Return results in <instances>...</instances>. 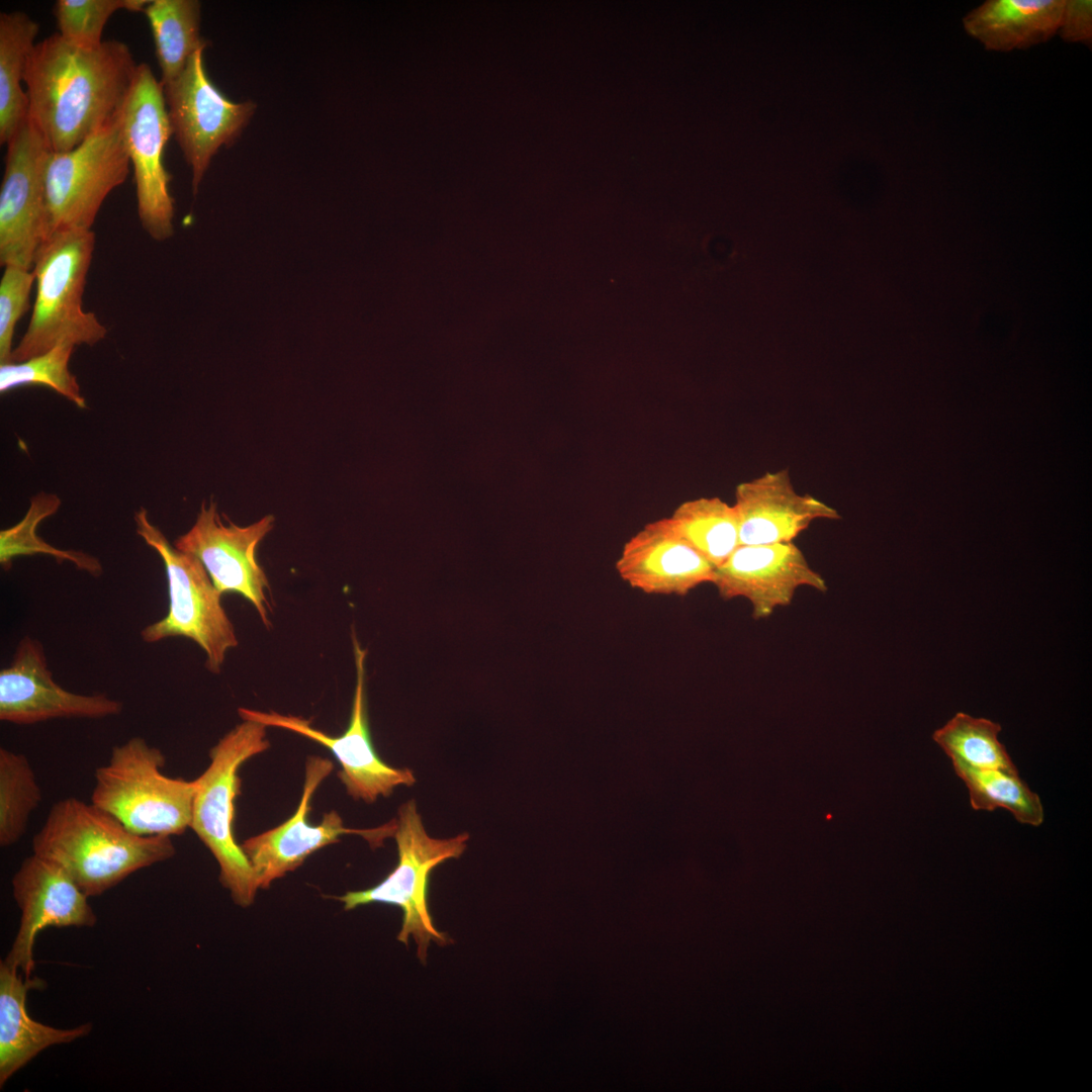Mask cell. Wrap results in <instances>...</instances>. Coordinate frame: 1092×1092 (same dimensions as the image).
I'll return each instance as SVG.
<instances>
[{"instance_id": "1", "label": "cell", "mask_w": 1092, "mask_h": 1092, "mask_svg": "<svg viewBox=\"0 0 1092 1092\" xmlns=\"http://www.w3.org/2000/svg\"><path fill=\"white\" fill-rule=\"evenodd\" d=\"M138 66L118 40L82 48L54 33L35 43L24 77L28 118L50 150L71 151L109 123Z\"/></svg>"}, {"instance_id": "2", "label": "cell", "mask_w": 1092, "mask_h": 1092, "mask_svg": "<svg viewBox=\"0 0 1092 1092\" xmlns=\"http://www.w3.org/2000/svg\"><path fill=\"white\" fill-rule=\"evenodd\" d=\"M32 850L60 864L88 897L176 852L170 836L135 834L93 803L74 797L51 807L33 836Z\"/></svg>"}, {"instance_id": "3", "label": "cell", "mask_w": 1092, "mask_h": 1092, "mask_svg": "<svg viewBox=\"0 0 1092 1092\" xmlns=\"http://www.w3.org/2000/svg\"><path fill=\"white\" fill-rule=\"evenodd\" d=\"M95 247L92 230L59 231L39 245L33 261L36 297L26 332L10 362H21L59 345L93 346L107 330L82 307Z\"/></svg>"}, {"instance_id": "4", "label": "cell", "mask_w": 1092, "mask_h": 1092, "mask_svg": "<svg viewBox=\"0 0 1092 1092\" xmlns=\"http://www.w3.org/2000/svg\"><path fill=\"white\" fill-rule=\"evenodd\" d=\"M165 763L161 749L141 736L115 745L95 769L91 803L135 834H182L190 828L196 781L165 776Z\"/></svg>"}, {"instance_id": "5", "label": "cell", "mask_w": 1092, "mask_h": 1092, "mask_svg": "<svg viewBox=\"0 0 1092 1092\" xmlns=\"http://www.w3.org/2000/svg\"><path fill=\"white\" fill-rule=\"evenodd\" d=\"M266 727L243 720L210 749L208 766L195 779L190 828L218 862L221 885L242 907L254 901L259 888L234 834L235 799L241 791L238 770L246 760L269 747Z\"/></svg>"}, {"instance_id": "6", "label": "cell", "mask_w": 1092, "mask_h": 1092, "mask_svg": "<svg viewBox=\"0 0 1092 1092\" xmlns=\"http://www.w3.org/2000/svg\"><path fill=\"white\" fill-rule=\"evenodd\" d=\"M136 534L161 557L168 584L169 609L165 617L147 625L141 638L156 643L169 637L193 640L205 653V666L219 673L226 651L238 645L233 623L203 564L172 545L155 526L145 508L133 516Z\"/></svg>"}, {"instance_id": "7", "label": "cell", "mask_w": 1092, "mask_h": 1092, "mask_svg": "<svg viewBox=\"0 0 1092 1092\" xmlns=\"http://www.w3.org/2000/svg\"><path fill=\"white\" fill-rule=\"evenodd\" d=\"M393 836L398 861L392 872L371 888L350 891L336 899L344 904L345 910L372 903L398 907L402 911V923L397 940L407 945L412 936L419 960L426 964L432 941L440 946L452 941L436 928L429 911L431 872L450 858L460 857L469 835L462 833L445 839L431 837L424 828L415 801L411 800L398 809Z\"/></svg>"}, {"instance_id": "8", "label": "cell", "mask_w": 1092, "mask_h": 1092, "mask_svg": "<svg viewBox=\"0 0 1092 1092\" xmlns=\"http://www.w3.org/2000/svg\"><path fill=\"white\" fill-rule=\"evenodd\" d=\"M129 164L116 115L73 150L51 151L44 169V239L59 231L91 230L107 195L126 179Z\"/></svg>"}, {"instance_id": "9", "label": "cell", "mask_w": 1092, "mask_h": 1092, "mask_svg": "<svg viewBox=\"0 0 1092 1092\" xmlns=\"http://www.w3.org/2000/svg\"><path fill=\"white\" fill-rule=\"evenodd\" d=\"M116 118L133 166L141 224L153 240H168L174 233V199L163 156L173 133L163 84L146 63L139 64Z\"/></svg>"}, {"instance_id": "10", "label": "cell", "mask_w": 1092, "mask_h": 1092, "mask_svg": "<svg viewBox=\"0 0 1092 1092\" xmlns=\"http://www.w3.org/2000/svg\"><path fill=\"white\" fill-rule=\"evenodd\" d=\"M197 50L182 73L163 85L172 133L192 170L196 193L212 157L241 134L256 110L252 101L234 102L210 81Z\"/></svg>"}, {"instance_id": "11", "label": "cell", "mask_w": 1092, "mask_h": 1092, "mask_svg": "<svg viewBox=\"0 0 1092 1092\" xmlns=\"http://www.w3.org/2000/svg\"><path fill=\"white\" fill-rule=\"evenodd\" d=\"M352 642L357 680L349 725L342 735L331 736L311 726L310 721L306 719L273 711L261 712L240 708L239 715L243 720L258 722L267 727L286 729L324 745L331 750L341 764L338 777L347 793L356 800L361 799L366 803H373L379 796H390L398 786H413L416 778L413 770L408 768H395L384 762L373 747L365 694L367 650L360 646L354 631Z\"/></svg>"}, {"instance_id": "12", "label": "cell", "mask_w": 1092, "mask_h": 1092, "mask_svg": "<svg viewBox=\"0 0 1092 1092\" xmlns=\"http://www.w3.org/2000/svg\"><path fill=\"white\" fill-rule=\"evenodd\" d=\"M333 768L329 759L309 756L305 763L301 799L293 815L279 826L250 837L241 844L259 889L268 888L275 880L297 869L314 851L340 841L344 834L360 835L372 847L382 845L386 837L393 836L396 819L377 828L352 829L344 826L336 811H330L324 814L320 824L308 823L310 800Z\"/></svg>"}, {"instance_id": "13", "label": "cell", "mask_w": 1092, "mask_h": 1092, "mask_svg": "<svg viewBox=\"0 0 1092 1092\" xmlns=\"http://www.w3.org/2000/svg\"><path fill=\"white\" fill-rule=\"evenodd\" d=\"M50 152L28 117L7 144L0 189L1 266H33L44 240V169Z\"/></svg>"}, {"instance_id": "14", "label": "cell", "mask_w": 1092, "mask_h": 1092, "mask_svg": "<svg viewBox=\"0 0 1092 1092\" xmlns=\"http://www.w3.org/2000/svg\"><path fill=\"white\" fill-rule=\"evenodd\" d=\"M273 525L271 515L244 527L224 523L214 502L202 503L193 526L174 542L203 564L219 593H237L253 604L266 626L269 583L256 552Z\"/></svg>"}, {"instance_id": "15", "label": "cell", "mask_w": 1092, "mask_h": 1092, "mask_svg": "<svg viewBox=\"0 0 1092 1092\" xmlns=\"http://www.w3.org/2000/svg\"><path fill=\"white\" fill-rule=\"evenodd\" d=\"M12 894L20 910V923L4 962L30 979L33 945L49 927H92L97 916L88 896L57 862L32 853L12 878Z\"/></svg>"}, {"instance_id": "16", "label": "cell", "mask_w": 1092, "mask_h": 1092, "mask_svg": "<svg viewBox=\"0 0 1092 1092\" xmlns=\"http://www.w3.org/2000/svg\"><path fill=\"white\" fill-rule=\"evenodd\" d=\"M123 704L104 694L81 695L58 685L44 648L21 638L10 663L0 670V720L30 725L59 718L101 719L119 715Z\"/></svg>"}, {"instance_id": "17", "label": "cell", "mask_w": 1092, "mask_h": 1092, "mask_svg": "<svg viewBox=\"0 0 1092 1092\" xmlns=\"http://www.w3.org/2000/svg\"><path fill=\"white\" fill-rule=\"evenodd\" d=\"M712 583L724 600L747 599L755 619L766 618L778 607L790 605L800 586L827 589L824 578L811 568L793 542L739 545L716 567Z\"/></svg>"}, {"instance_id": "18", "label": "cell", "mask_w": 1092, "mask_h": 1092, "mask_svg": "<svg viewBox=\"0 0 1092 1092\" xmlns=\"http://www.w3.org/2000/svg\"><path fill=\"white\" fill-rule=\"evenodd\" d=\"M619 576L648 595L686 596L713 582L716 566L670 526L667 518L650 522L627 540L615 563Z\"/></svg>"}, {"instance_id": "19", "label": "cell", "mask_w": 1092, "mask_h": 1092, "mask_svg": "<svg viewBox=\"0 0 1092 1092\" xmlns=\"http://www.w3.org/2000/svg\"><path fill=\"white\" fill-rule=\"evenodd\" d=\"M739 545L792 542L818 519L836 520L835 509L793 487L788 469L767 472L735 488Z\"/></svg>"}, {"instance_id": "20", "label": "cell", "mask_w": 1092, "mask_h": 1092, "mask_svg": "<svg viewBox=\"0 0 1092 1092\" xmlns=\"http://www.w3.org/2000/svg\"><path fill=\"white\" fill-rule=\"evenodd\" d=\"M44 986L43 980L37 977L27 980L19 970L1 961L0 1087L43 1050L72 1042L91 1031L90 1023L60 1029L33 1020L26 1009L27 994Z\"/></svg>"}, {"instance_id": "21", "label": "cell", "mask_w": 1092, "mask_h": 1092, "mask_svg": "<svg viewBox=\"0 0 1092 1092\" xmlns=\"http://www.w3.org/2000/svg\"><path fill=\"white\" fill-rule=\"evenodd\" d=\"M1065 0H988L963 18L966 32L986 50L1011 52L1058 33Z\"/></svg>"}, {"instance_id": "22", "label": "cell", "mask_w": 1092, "mask_h": 1092, "mask_svg": "<svg viewBox=\"0 0 1092 1092\" xmlns=\"http://www.w3.org/2000/svg\"><path fill=\"white\" fill-rule=\"evenodd\" d=\"M39 25L22 11L0 13V144L7 145L28 117L21 83Z\"/></svg>"}, {"instance_id": "23", "label": "cell", "mask_w": 1092, "mask_h": 1092, "mask_svg": "<svg viewBox=\"0 0 1092 1092\" xmlns=\"http://www.w3.org/2000/svg\"><path fill=\"white\" fill-rule=\"evenodd\" d=\"M200 7L196 0H151L144 11L151 26L163 85L182 73L197 50L207 47L199 32Z\"/></svg>"}, {"instance_id": "24", "label": "cell", "mask_w": 1092, "mask_h": 1092, "mask_svg": "<svg viewBox=\"0 0 1092 1092\" xmlns=\"http://www.w3.org/2000/svg\"><path fill=\"white\" fill-rule=\"evenodd\" d=\"M667 520L680 537L716 567L739 546L735 509L719 497L686 500Z\"/></svg>"}, {"instance_id": "25", "label": "cell", "mask_w": 1092, "mask_h": 1092, "mask_svg": "<svg viewBox=\"0 0 1092 1092\" xmlns=\"http://www.w3.org/2000/svg\"><path fill=\"white\" fill-rule=\"evenodd\" d=\"M951 761L956 774L969 790L973 809L994 811L1004 808L1022 824L1039 826L1043 822V808L1038 795L1028 788L1018 772L983 770L959 760Z\"/></svg>"}, {"instance_id": "26", "label": "cell", "mask_w": 1092, "mask_h": 1092, "mask_svg": "<svg viewBox=\"0 0 1092 1092\" xmlns=\"http://www.w3.org/2000/svg\"><path fill=\"white\" fill-rule=\"evenodd\" d=\"M1000 731L998 723L959 712L932 737L951 760L977 769L1018 772L998 739Z\"/></svg>"}, {"instance_id": "27", "label": "cell", "mask_w": 1092, "mask_h": 1092, "mask_svg": "<svg viewBox=\"0 0 1092 1092\" xmlns=\"http://www.w3.org/2000/svg\"><path fill=\"white\" fill-rule=\"evenodd\" d=\"M60 506L61 500L56 494L38 493L31 499L22 520L0 532V564L4 570L9 569L18 556L44 554L59 562L70 561L90 575L102 574V565L97 558L82 551L56 548L38 536L39 523L56 514Z\"/></svg>"}, {"instance_id": "28", "label": "cell", "mask_w": 1092, "mask_h": 1092, "mask_svg": "<svg viewBox=\"0 0 1092 1092\" xmlns=\"http://www.w3.org/2000/svg\"><path fill=\"white\" fill-rule=\"evenodd\" d=\"M41 790L28 758L0 748V845L15 844L25 833Z\"/></svg>"}, {"instance_id": "29", "label": "cell", "mask_w": 1092, "mask_h": 1092, "mask_svg": "<svg viewBox=\"0 0 1092 1092\" xmlns=\"http://www.w3.org/2000/svg\"><path fill=\"white\" fill-rule=\"evenodd\" d=\"M74 346L59 345L21 362L0 365V392L25 386H47L80 408L86 407L76 376L69 368Z\"/></svg>"}, {"instance_id": "30", "label": "cell", "mask_w": 1092, "mask_h": 1092, "mask_svg": "<svg viewBox=\"0 0 1092 1092\" xmlns=\"http://www.w3.org/2000/svg\"><path fill=\"white\" fill-rule=\"evenodd\" d=\"M151 0H58L54 15L59 34L82 48L99 47L109 17L117 10L144 12Z\"/></svg>"}, {"instance_id": "31", "label": "cell", "mask_w": 1092, "mask_h": 1092, "mask_svg": "<svg viewBox=\"0 0 1092 1092\" xmlns=\"http://www.w3.org/2000/svg\"><path fill=\"white\" fill-rule=\"evenodd\" d=\"M0 281V364L10 363L12 341L17 322L27 310L29 294L35 281L33 271L5 266Z\"/></svg>"}, {"instance_id": "32", "label": "cell", "mask_w": 1092, "mask_h": 1092, "mask_svg": "<svg viewBox=\"0 0 1092 1092\" xmlns=\"http://www.w3.org/2000/svg\"><path fill=\"white\" fill-rule=\"evenodd\" d=\"M1058 34L1068 42L1092 43V1L1065 0Z\"/></svg>"}]
</instances>
